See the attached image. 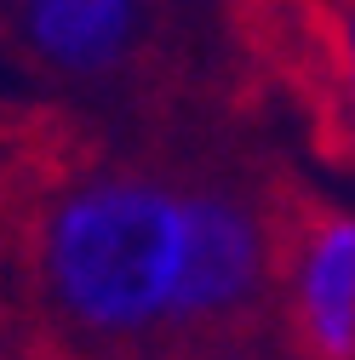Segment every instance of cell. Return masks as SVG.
Instances as JSON below:
<instances>
[{"label": "cell", "instance_id": "2", "mask_svg": "<svg viewBox=\"0 0 355 360\" xmlns=\"http://www.w3.org/2000/svg\"><path fill=\"white\" fill-rule=\"evenodd\" d=\"M172 40L178 0H0V46L46 86H144Z\"/></svg>", "mask_w": 355, "mask_h": 360}, {"label": "cell", "instance_id": "5", "mask_svg": "<svg viewBox=\"0 0 355 360\" xmlns=\"http://www.w3.org/2000/svg\"><path fill=\"white\" fill-rule=\"evenodd\" d=\"M0 360H12V354H6V343H0Z\"/></svg>", "mask_w": 355, "mask_h": 360}, {"label": "cell", "instance_id": "1", "mask_svg": "<svg viewBox=\"0 0 355 360\" xmlns=\"http://www.w3.org/2000/svg\"><path fill=\"white\" fill-rule=\"evenodd\" d=\"M23 257L40 314L86 360H235L275 297L270 212L161 160L69 172Z\"/></svg>", "mask_w": 355, "mask_h": 360}, {"label": "cell", "instance_id": "3", "mask_svg": "<svg viewBox=\"0 0 355 360\" xmlns=\"http://www.w3.org/2000/svg\"><path fill=\"white\" fill-rule=\"evenodd\" d=\"M263 212L298 360H355V212L309 189H275Z\"/></svg>", "mask_w": 355, "mask_h": 360}, {"label": "cell", "instance_id": "4", "mask_svg": "<svg viewBox=\"0 0 355 360\" xmlns=\"http://www.w3.org/2000/svg\"><path fill=\"white\" fill-rule=\"evenodd\" d=\"M275 18V40H287V58H298L304 92H316L327 109V131H344V149L355 160V0H263Z\"/></svg>", "mask_w": 355, "mask_h": 360}]
</instances>
